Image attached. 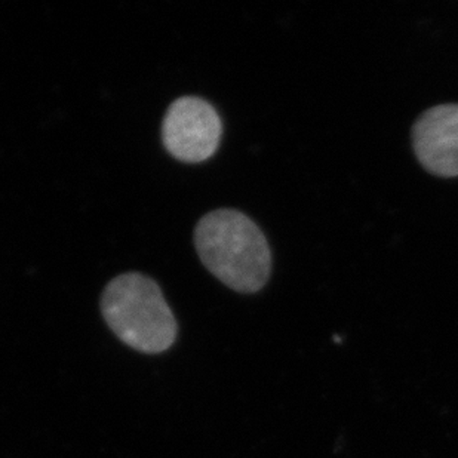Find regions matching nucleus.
I'll return each mask as SVG.
<instances>
[{
  "mask_svg": "<svg viewBox=\"0 0 458 458\" xmlns=\"http://www.w3.org/2000/svg\"><path fill=\"white\" fill-rule=\"evenodd\" d=\"M195 245L205 267L232 290L254 294L267 284L272 272L267 239L242 212L207 214L196 225Z\"/></svg>",
  "mask_w": 458,
  "mask_h": 458,
  "instance_id": "nucleus-1",
  "label": "nucleus"
},
{
  "mask_svg": "<svg viewBox=\"0 0 458 458\" xmlns=\"http://www.w3.org/2000/svg\"><path fill=\"white\" fill-rule=\"evenodd\" d=\"M101 311L114 335L141 353H162L177 338V320L159 285L140 273L114 277L104 290Z\"/></svg>",
  "mask_w": 458,
  "mask_h": 458,
  "instance_id": "nucleus-2",
  "label": "nucleus"
},
{
  "mask_svg": "<svg viewBox=\"0 0 458 458\" xmlns=\"http://www.w3.org/2000/svg\"><path fill=\"white\" fill-rule=\"evenodd\" d=\"M223 123L208 101L182 97L169 106L162 125V140L169 155L180 162L199 164L220 146Z\"/></svg>",
  "mask_w": 458,
  "mask_h": 458,
  "instance_id": "nucleus-3",
  "label": "nucleus"
},
{
  "mask_svg": "<svg viewBox=\"0 0 458 458\" xmlns=\"http://www.w3.org/2000/svg\"><path fill=\"white\" fill-rule=\"evenodd\" d=\"M412 148L428 173L458 177V104L426 110L412 128Z\"/></svg>",
  "mask_w": 458,
  "mask_h": 458,
  "instance_id": "nucleus-4",
  "label": "nucleus"
}]
</instances>
